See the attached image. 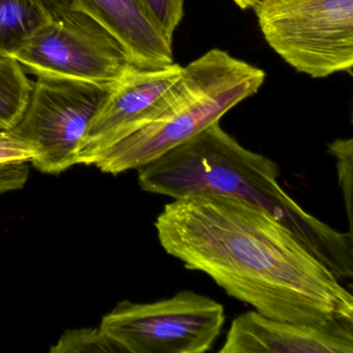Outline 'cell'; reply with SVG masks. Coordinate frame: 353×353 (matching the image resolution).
<instances>
[{
    "instance_id": "9a60e30c",
    "label": "cell",
    "mask_w": 353,
    "mask_h": 353,
    "mask_svg": "<svg viewBox=\"0 0 353 353\" xmlns=\"http://www.w3.org/2000/svg\"><path fill=\"white\" fill-rule=\"evenodd\" d=\"M150 19L172 45L173 34L183 18V0H139Z\"/></svg>"
},
{
    "instance_id": "8992f818",
    "label": "cell",
    "mask_w": 353,
    "mask_h": 353,
    "mask_svg": "<svg viewBox=\"0 0 353 353\" xmlns=\"http://www.w3.org/2000/svg\"><path fill=\"white\" fill-rule=\"evenodd\" d=\"M11 59L37 77L65 78L111 86L131 59L119 41L77 7L54 14Z\"/></svg>"
},
{
    "instance_id": "e0dca14e",
    "label": "cell",
    "mask_w": 353,
    "mask_h": 353,
    "mask_svg": "<svg viewBox=\"0 0 353 353\" xmlns=\"http://www.w3.org/2000/svg\"><path fill=\"white\" fill-rule=\"evenodd\" d=\"M30 177L26 163L0 165V195L22 189Z\"/></svg>"
},
{
    "instance_id": "4fadbf2b",
    "label": "cell",
    "mask_w": 353,
    "mask_h": 353,
    "mask_svg": "<svg viewBox=\"0 0 353 353\" xmlns=\"http://www.w3.org/2000/svg\"><path fill=\"white\" fill-rule=\"evenodd\" d=\"M51 353H121L101 327L69 330L50 348Z\"/></svg>"
},
{
    "instance_id": "d6986e66",
    "label": "cell",
    "mask_w": 353,
    "mask_h": 353,
    "mask_svg": "<svg viewBox=\"0 0 353 353\" xmlns=\"http://www.w3.org/2000/svg\"><path fill=\"white\" fill-rule=\"evenodd\" d=\"M237 7L241 8V10L253 9L258 0H231Z\"/></svg>"
},
{
    "instance_id": "ba28073f",
    "label": "cell",
    "mask_w": 353,
    "mask_h": 353,
    "mask_svg": "<svg viewBox=\"0 0 353 353\" xmlns=\"http://www.w3.org/2000/svg\"><path fill=\"white\" fill-rule=\"evenodd\" d=\"M183 67L131 65L111 86L90 121L77 154V164L94 165L107 148L145 121L179 81Z\"/></svg>"
},
{
    "instance_id": "8fae6325",
    "label": "cell",
    "mask_w": 353,
    "mask_h": 353,
    "mask_svg": "<svg viewBox=\"0 0 353 353\" xmlns=\"http://www.w3.org/2000/svg\"><path fill=\"white\" fill-rule=\"evenodd\" d=\"M51 17L41 0H0V55L11 57Z\"/></svg>"
},
{
    "instance_id": "277c9868",
    "label": "cell",
    "mask_w": 353,
    "mask_h": 353,
    "mask_svg": "<svg viewBox=\"0 0 353 353\" xmlns=\"http://www.w3.org/2000/svg\"><path fill=\"white\" fill-rule=\"evenodd\" d=\"M253 9L270 48L297 72L352 75L353 0H258Z\"/></svg>"
},
{
    "instance_id": "9c48e42d",
    "label": "cell",
    "mask_w": 353,
    "mask_h": 353,
    "mask_svg": "<svg viewBox=\"0 0 353 353\" xmlns=\"http://www.w3.org/2000/svg\"><path fill=\"white\" fill-rule=\"evenodd\" d=\"M219 352L352 353L353 319L301 323L245 312L231 322Z\"/></svg>"
},
{
    "instance_id": "3957f363",
    "label": "cell",
    "mask_w": 353,
    "mask_h": 353,
    "mask_svg": "<svg viewBox=\"0 0 353 353\" xmlns=\"http://www.w3.org/2000/svg\"><path fill=\"white\" fill-rule=\"evenodd\" d=\"M265 80L259 68L212 49L183 67V75L158 109L107 148L94 163L119 175L154 162L197 135L255 94Z\"/></svg>"
},
{
    "instance_id": "ac0fdd59",
    "label": "cell",
    "mask_w": 353,
    "mask_h": 353,
    "mask_svg": "<svg viewBox=\"0 0 353 353\" xmlns=\"http://www.w3.org/2000/svg\"><path fill=\"white\" fill-rule=\"evenodd\" d=\"M52 15L76 7L74 0H41Z\"/></svg>"
},
{
    "instance_id": "30bf717a",
    "label": "cell",
    "mask_w": 353,
    "mask_h": 353,
    "mask_svg": "<svg viewBox=\"0 0 353 353\" xmlns=\"http://www.w3.org/2000/svg\"><path fill=\"white\" fill-rule=\"evenodd\" d=\"M74 1L78 9L100 22L119 41L134 65L160 68L174 63L172 45L167 42L139 0Z\"/></svg>"
},
{
    "instance_id": "5b68a950",
    "label": "cell",
    "mask_w": 353,
    "mask_h": 353,
    "mask_svg": "<svg viewBox=\"0 0 353 353\" xmlns=\"http://www.w3.org/2000/svg\"><path fill=\"white\" fill-rule=\"evenodd\" d=\"M224 323L222 303L181 290L152 303L121 301L100 327L121 353H204L214 347Z\"/></svg>"
},
{
    "instance_id": "7c38bea8",
    "label": "cell",
    "mask_w": 353,
    "mask_h": 353,
    "mask_svg": "<svg viewBox=\"0 0 353 353\" xmlns=\"http://www.w3.org/2000/svg\"><path fill=\"white\" fill-rule=\"evenodd\" d=\"M34 82L18 61L0 55V130H11L21 119Z\"/></svg>"
},
{
    "instance_id": "5bb4252c",
    "label": "cell",
    "mask_w": 353,
    "mask_h": 353,
    "mask_svg": "<svg viewBox=\"0 0 353 353\" xmlns=\"http://www.w3.org/2000/svg\"><path fill=\"white\" fill-rule=\"evenodd\" d=\"M327 150L336 159L339 185L344 198L349 232L352 233L353 140L336 139L328 144Z\"/></svg>"
},
{
    "instance_id": "7a4b0ae2",
    "label": "cell",
    "mask_w": 353,
    "mask_h": 353,
    "mask_svg": "<svg viewBox=\"0 0 353 353\" xmlns=\"http://www.w3.org/2000/svg\"><path fill=\"white\" fill-rule=\"evenodd\" d=\"M278 165L243 148L212 123L138 169L143 191L177 199L216 194L263 208L288 227L343 282L353 278L352 233L340 232L305 212L279 183Z\"/></svg>"
},
{
    "instance_id": "52a82bcc",
    "label": "cell",
    "mask_w": 353,
    "mask_h": 353,
    "mask_svg": "<svg viewBox=\"0 0 353 353\" xmlns=\"http://www.w3.org/2000/svg\"><path fill=\"white\" fill-rule=\"evenodd\" d=\"M111 86L37 77L26 110L11 131L36 148L32 163L39 171L59 174L77 164L86 130Z\"/></svg>"
},
{
    "instance_id": "6da1fadb",
    "label": "cell",
    "mask_w": 353,
    "mask_h": 353,
    "mask_svg": "<svg viewBox=\"0 0 353 353\" xmlns=\"http://www.w3.org/2000/svg\"><path fill=\"white\" fill-rule=\"evenodd\" d=\"M154 226L168 255L203 272L261 315L301 323L353 319V296L288 227L249 202L177 198Z\"/></svg>"
},
{
    "instance_id": "2e32d148",
    "label": "cell",
    "mask_w": 353,
    "mask_h": 353,
    "mask_svg": "<svg viewBox=\"0 0 353 353\" xmlns=\"http://www.w3.org/2000/svg\"><path fill=\"white\" fill-rule=\"evenodd\" d=\"M37 150L11 130H0V165L32 162Z\"/></svg>"
}]
</instances>
